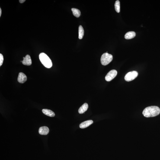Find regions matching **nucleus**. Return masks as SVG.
<instances>
[{
  "label": "nucleus",
  "instance_id": "obj_4",
  "mask_svg": "<svg viewBox=\"0 0 160 160\" xmlns=\"http://www.w3.org/2000/svg\"><path fill=\"white\" fill-rule=\"evenodd\" d=\"M138 76V73L136 71H133L128 72L125 77V79L129 82L135 79Z\"/></svg>",
  "mask_w": 160,
  "mask_h": 160
},
{
  "label": "nucleus",
  "instance_id": "obj_6",
  "mask_svg": "<svg viewBox=\"0 0 160 160\" xmlns=\"http://www.w3.org/2000/svg\"><path fill=\"white\" fill-rule=\"evenodd\" d=\"M27 78L25 74L22 72H20L19 74L18 78V81L21 83H24L27 80Z\"/></svg>",
  "mask_w": 160,
  "mask_h": 160
},
{
  "label": "nucleus",
  "instance_id": "obj_3",
  "mask_svg": "<svg viewBox=\"0 0 160 160\" xmlns=\"http://www.w3.org/2000/svg\"><path fill=\"white\" fill-rule=\"evenodd\" d=\"M113 59V56L112 55L107 53H105L101 56V64L104 66H106L112 62Z\"/></svg>",
  "mask_w": 160,
  "mask_h": 160
},
{
  "label": "nucleus",
  "instance_id": "obj_7",
  "mask_svg": "<svg viewBox=\"0 0 160 160\" xmlns=\"http://www.w3.org/2000/svg\"><path fill=\"white\" fill-rule=\"evenodd\" d=\"M23 60L22 63L23 64L27 66H30L32 64V61L30 55H27L25 57H23Z\"/></svg>",
  "mask_w": 160,
  "mask_h": 160
},
{
  "label": "nucleus",
  "instance_id": "obj_5",
  "mask_svg": "<svg viewBox=\"0 0 160 160\" xmlns=\"http://www.w3.org/2000/svg\"><path fill=\"white\" fill-rule=\"evenodd\" d=\"M117 75V71L115 70H112L109 72L106 75L105 79L107 81H110L115 78Z\"/></svg>",
  "mask_w": 160,
  "mask_h": 160
},
{
  "label": "nucleus",
  "instance_id": "obj_14",
  "mask_svg": "<svg viewBox=\"0 0 160 160\" xmlns=\"http://www.w3.org/2000/svg\"><path fill=\"white\" fill-rule=\"evenodd\" d=\"M71 10L73 14L75 16L77 17V18H78L80 16L81 14V12L79 10L76 8H72Z\"/></svg>",
  "mask_w": 160,
  "mask_h": 160
},
{
  "label": "nucleus",
  "instance_id": "obj_12",
  "mask_svg": "<svg viewBox=\"0 0 160 160\" xmlns=\"http://www.w3.org/2000/svg\"><path fill=\"white\" fill-rule=\"evenodd\" d=\"M88 106L86 103L84 104L81 106L78 110V112L80 114H83L85 112L88 110Z\"/></svg>",
  "mask_w": 160,
  "mask_h": 160
},
{
  "label": "nucleus",
  "instance_id": "obj_11",
  "mask_svg": "<svg viewBox=\"0 0 160 160\" xmlns=\"http://www.w3.org/2000/svg\"><path fill=\"white\" fill-rule=\"evenodd\" d=\"M136 35V33L134 32L131 31L128 32L125 35V38L127 40H129L134 38Z\"/></svg>",
  "mask_w": 160,
  "mask_h": 160
},
{
  "label": "nucleus",
  "instance_id": "obj_9",
  "mask_svg": "<svg viewBox=\"0 0 160 160\" xmlns=\"http://www.w3.org/2000/svg\"><path fill=\"white\" fill-rule=\"evenodd\" d=\"M93 123V121L92 120L86 121L81 123L80 125V127L81 128H85L92 124Z\"/></svg>",
  "mask_w": 160,
  "mask_h": 160
},
{
  "label": "nucleus",
  "instance_id": "obj_17",
  "mask_svg": "<svg viewBox=\"0 0 160 160\" xmlns=\"http://www.w3.org/2000/svg\"><path fill=\"white\" fill-rule=\"evenodd\" d=\"M26 1L25 0H19V2L21 3H22Z\"/></svg>",
  "mask_w": 160,
  "mask_h": 160
},
{
  "label": "nucleus",
  "instance_id": "obj_10",
  "mask_svg": "<svg viewBox=\"0 0 160 160\" xmlns=\"http://www.w3.org/2000/svg\"><path fill=\"white\" fill-rule=\"evenodd\" d=\"M43 114L50 117H54L55 114L52 111L47 109H43L42 110Z\"/></svg>",
  "mask_w": 160,
  "mask_h": 160
},
{
  "label": "nucleus",
  "instance_id": "obj_18",
  "mask_svg": "<svg viewBox=\"0 0 160 160\" xmlns=\"http://www.w3.org/2000/svg\"><path fill=\"white\" fill-rule=\"evenodd\" d=\"M1 14H2V10L0 8V17H1Z\"/></svg>",
  "mask_w": 160,
  "mask_h": 160
},
{
  "label": "nucleus",
  "instance_id": "obj_15",
  "mask_svg": "<svg viewBox=\"0 0 160 160\" xmlns=\"http://www.w3.org/2000/svg\"><path fill=\"white\" fill-rule=\"evenodd\" d=\"M115 9L118 13H119L120 11V1L117 0L116 1L114 4Z\"/></svg>",
  "mask_w": 160,
  "mask_h": 160
},
{
  "label": "nucleus",
  "instance_id": "obj_13",
  "mask_svg": "<svg viewBox=\"0 0 160 160\" xmlns=\"http://www.w3.org/2000/svg\"><path fill=\"white\" fill-rule=\"evenodd\" d=\"M84 30L83 28L81 25L79 26V38L82 39L84 35Z\"/></svg>",
  "mask_w": 160,
  "mask_h": 160
},
{
  "label": "nucleus",
  "instance_id": "obj_2",
  "mask_svg": "<svg viewBox=\"0 0 160 160\" xmlns=\"http://www.w3.org/2000/svg\"><path fill=\"white\" fill-rule=\"evenodd\" d=\"M39 57L40 62L45 67L47 68H50L52 67V61L46 54L43 53H40Z\"/></svg>",
  "mask_w": 160,
  "mask_h": 160
},
{
  "label": "nucleus",
  "instance_id": "obj_1",
  "mask_svg": "<svg viewBox=\"0 0 160 160\" xmlns=\"http://www.w3.org/2000/svg\"><path fill=\"white\" fill-rule=\"evenodd\" d=\"M160 113V108L156 106H151L146 107L143 112V114L146 117H155L158 115Z\"/></svg>",
  "mask_w": 160,
  "mask_h": 160
},
{
  "label": "nucleus",
  "instance_id": "obj_16",
  "mask_svg": "<svg viewBox=\"0 0 160 160\" xmlns=\"http://www.w3.org/2000/svg\"><path fill=\"white\" fill-rule=\"evenodd\" d=\"M4 58L3 56L1 53L0 54V66H1L3 63Z\"/></svg>",
  "mask_w": 160,
  "mask_h": 160
},
{
  "label": "nucleus",
  "instance_id": "obj_8",
  "mask_svg": "<svg viewBox=\"0 0 160 160\" xmlns=\"http://www.w3.org/2000/svg\"><path fill=\"white\" fill-rule=\"evenodd\" d=\"M49 132V128L46 126L42 127L40 128L39 133L40 135H46L48 134Z\"/></svg>",
  "mask_w": 160,
  "mask_h": 160
}]
</instances>
